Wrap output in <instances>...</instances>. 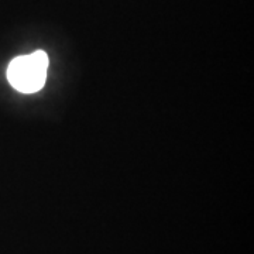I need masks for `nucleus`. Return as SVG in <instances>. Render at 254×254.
<instances>
[{"mask_svg":"<svg viewBox=\"0 0 254 254\" xmlns=\"http://www.w3.org/2000/svg\"><path fill=\"white\" fill-rule=\"evenodd\" d=\"M47 68L48 55L46 51L38 50L31 54L14 58L7 68V79L18 92L34 93L46 83Z\"/></svg>","mask_w":254,"mask_h":254,"instance_id":"f257e3e1","label":"nucleus"}]
</instances>
